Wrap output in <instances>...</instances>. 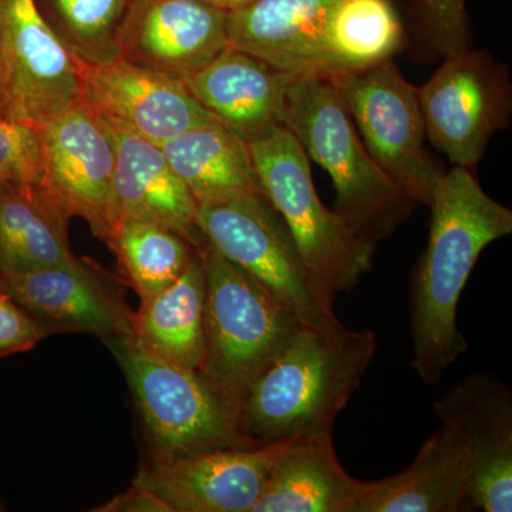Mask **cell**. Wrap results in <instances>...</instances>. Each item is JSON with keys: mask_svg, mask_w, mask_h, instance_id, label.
Wrapping results in <instances>:
<instances>
[{"mask_svg": "<svg viewBox=\"0 0 512 512\" xmlns=\"http://www.w3.org/2000/svg\"><path fill=\"white\" fill-rule=\"evenodd\" d=\"M127 377L151 457L170 458L228 447L262 446L242 429L241 414L197 370L167 362L133 336L104 340Z\"/></svg>", "mask_w": 512, "mask_h": 512, "instance_id": "8992f818", "label": "cell"}, {"mask_svg": "<svg viewBox=\"0 0 512 512\" xmlns=\"http://www.w3.org/2000/svg\"><path fill=\"white\" fill-rule=\"evenodd\" d=\"M83 100L79 60L36 0H0V116L37 128Z\"/></svg>", "mask_w": 512, "mask_h": 512, "instance_id": "9c48e42d", "label": "cell"}, {"mask_svg": "<svg viewBox=\"0 0 512 512\" xmlns=\"http://www.w3.org/2000/svg\"><path fill=\"white\" fill-rule=\"evenodd\" d=\"M427 25L441 52L467 47L466 0H424Z\"/></svg>", "mask_w": 512, "mask_h": 512, "instance_id": "f546056e", "label": "cell"}, {"mask_svg": "<svg viewBox=\"0 0 512 512\" xmlns=\"http://www.w3.org/2000/svg\"><path fill=\"white\" fill-rule=\"evenodd\" d=\"M106 242L141 303L174 284L195 254L180 235L138 218H121Z\"/></svg>", "mask_w": 512, "mask_h": 512, "instance_id": "484cf974", "label": "cell"}, {"mask_svg": "<svg viewBox=\"0 0 512 512\" xmlns=\"http://www.w3.org/2000/svg\"><path fill=\"white\" fill-rule=\"evenodd\" d=\"M249 150L265 197L291 232L320 301L333 311L339 293L353 291L372 269L376 248L320 201L308 154L288 128H276Z\"/></svg>", "mask_w": 512, "mask_h": 512, "instance_id": "277c9868", "label": "cell"}, {"mask_svg": "<svg viewBox=\"0 0 512 512\" xmlns=\"http://www.w3.org/2000/svg\"><path fill=\"white\" fill-rule=\"evenodd\" d=\"M0 276H2V274H0Z\"/></svg>", "mask_w": 512, "mask_h": 512, "instance_id": "d6a6232c", "label": "cell"}, {"mask_svg": "<svg viewBox=\"0 0 512 512\" xmlns=\"http://www.w3.org/2000/svg\"><path fill=\"white\" fill-rule=\"evenodd\" d=\"M205 241L244 269L303 322L336 319L322 301L291 232L264 192L198 205Z\"/></svg>", "mask_w": 512, "mask_h": 512, "instance_id": "ba28073f", "label": "cell"}, {"mask_svg": "<svg viewBox=\"0 0 512 512\" xmlns=\"http://www.w3.org/2000/svg\"><path fill=\"white\" fill-rule=\"evenodd\" d=\"M373 160L416 204L430 207L446 173L424 148L419 87L407 82L392 59L328 74Z\"/></svg>", "mask_w": 512, "mask_h": 512, "instance_id": "52a82bcc", "label": "cell"}, {"mask_svg": "<svg viewBox=\"0 0 512 512\" xmlns=\"http://www.w3.org/2000/svg\"><path fill=\"white\" fill-rule=\"evenodd\" d=\"M282 443L151 457L133 484L160 495L173 512H252Z\"/></svg>", "mask_w": 512, "mask_h": 512, "instance_id": "4fadbf2b", "label": "cell"}, {"mask_svg": "<svg viewBox=\"0 0 512 512\" xmlns=\"http://www.w3.org/2000/svg\"><path fill=\"white\" fill-rule=\"evenodd\" d=\"M69 221L45 191L0 187V274L73 265Z\"/></svg>", "mask_w": 512, "mask_h": 512, "instance_id": "cb8c5ba5", "label": "cell"}, {"mask_svg": "<svg viewBox=\"0 0 512 512\" xmlns=\"http://www.w3.org/2000/svg\"><path fill=\"white\" fill-rule=\"evenodd\" d=\"M228 13L207 0H136L120 57L184 79L228 49Z\"/></svg>", "mask_w": 512, "mask_h": 512, "instance_id": "2e32d148", "label": "cell"}, {"mask_svg": "<svg viewBox=\"0 0 512 512\" xmlns=\"http://www.w3.org/2000/svg\"><path fill=\"white\" fill-rule=\"evenodd\" d=\"M402 43V25L390 0H333L330 5L323 37L328 74L390 60Z\"/></svg>", "mask_w": 512, "mask_h": 512, "instance_id": "d4e9b609", "label": "cell"}, {"mask_svg": "<svg viewBox=\"0 0 512 512\" xmlns=\"http://www.w3.org/2000/svg\"><path fill=\"white\" fill-rule=\"evenodd\" d=\"M0 286L49 332L103 340L133 336L134 313L116 279L89 262L0 276Z\"/></svg>", "mask_w": 512, "mask_h": 512, "instance_id": "5bb4252c", "label": "cell"}, {"mask_svg": "<svg viewBox=\"0 0 512 512\" xmlns=\"http://www.w3.org/2000/svg\"><path fill=\"white\" fill-rule=\"evenodd\" d=\"M473 510L470 468L463 444L441 427L424 441L409 467L365 483L355 512H460Z\"/></svg>", "mask_w": 512, "mask_h": 512, "instance_id": "44dd1931", "label": "cell"}, {"mask_svg": "<svg viewBox=\"0 0 512 512\" xmlns=\"http://www.w3.org/2000/svg\"><path fill=\"white\" fill-rule=\"evenodd\" d=\"M0 187L45 191V153L39 130L0 116Z\"/></svg>", "mask_w": 512, "mask_h": 512, "instance_id": "83f0119b", "label": "cell"}, {"mask_svg": "<svg viewBox=\"0 0 512 512\" xmlns=\"http://www.w3.org/2000/svg\"><path fill=\"white\" fill-rule=\"evenodd\" d=\"M197 251L205 274V346L200 373L239 410L249 384L301 319L205 239Z\"/></svg>", "mask_w": 512, "mask_h": 512, "instance_id": "5b68a950", "label": "cell"}, {"mask_svg": "<svg viewBox=\"0 0 512 512\" xmlns=\"http://www.w3.org/2000/svg\"><path fill=\"white\" fill-rule=\"evenodd\" d=\"M133 338L153 355L200 372L205 346V274L197 249L174 284L141 303L133 316Z\"/></svg>", "mask_w": 512, "mask_h": 512, "instance_id": "603a6c76", "label": "cell"}, {"mask_svg": "<svg viewBox=\"0 0 512 512\" xmlns=\"http://www.w3.org/2000/svg\"><path fill=\"white\" fill-rule=\"evenodd\" d=\"M292 77L228 47L181 80L217 123L251 144L284 126L286 92Z\"/></svg>", "mask_w": 512, "mask_h": 512, "instance_id": "e0dca14e", "label": "cell"}, {"mask_svg": "<svg viewBox=\"0 0 512 512\" xmlns=\"http://www.w3.org/2000/svg\"><path fill=\"white\" fill-rule=\"evenodd\" d=\"M96 512H173L163 498L148 488L133 484L126 493L114 495L110 501L94 508Z\"/></svg>", "mask_w": 512, "mask_h": 512, "instance_id": "4dcf8cb0", "label": "cell"}, {"mask_svg": "<svg viewBox=\"0 0 512 512\" xmlns=\"http://www.w3.org/2000/svg\"><path fill=\"white\" fill-rule=\"evenodd\" d=\"M207 2L229 13L234 12V10L244 8V6L255 2V0H207Z\"/></svg>", "mask_w": 512, "mask_h": 512, "instance_id": "1f68e13d", "label": "cell"}, {"mask_svg": "<svg viewBox=\"0 0 512 512\" xmlns=\"http://www.w3.org/2000/svg\"><path fill=\"white\" fill-rule=\"evenodd\" d=\"M49 332L0 286V357L28 352Z\"/></svg>", "mask_w": 512, "mask_h": 512, "instance_id": "f1b7e54d", "label": "cell"}, {"mask_svg": "<svg viewBox=\"0 0 512 512\" xmlns=\"http://www.w3.org/2000/svg\"><path fill=\"white\" fill-rule=\"evenodd\" d=\"M284 126L335 185V211L360 241L376 248L407 220L416 202L373 160L342 97L326 76H293Z\"/></svg>", "mask_w": 512, "mask_h": 512, "instance_id": "3957f363", "label": "cell"}, {"mask_svg": "<svg viewBox=\"0 0 512 512\" xmlns=\"http://www.w3.org/2000/svg\"><path fill=\"white\" fill-rule=\"evenodd\" d=\"M332 2L255 0L228 13V46L291 76H326L323 37Z\"/></svg>", "mask_w": 512, "mask_h": 512, "instance_id": "d6986e66", "label": "cell"}, {"mask_svg": "<svg viewBox=\"0 0 512 512\" xmlns=\"http://www.w3.org/2000/svg\"><path fill=\"white\" fill-rule=\"evenodd\" d=\"M370 330L338 318L301 322L259 370L242 399V429L256 444L332 433L376 355Z\"/></svg>", "mask_w": 512, "mask_h": 512, "instance_id": "7a4b0ae2", "label": "cell"}, {"mask_svg": "<svg viewBox=\"0 0 512 512\" xmlns=\"http://www.w3.org/2000/svg\"><path fill=\"white\" fill-rule=\"evenodd\" d=\"M424 127L433 146L456 167H476L510 110L507 76L484 53L464 47L448 53L419 87Z\"/></svg>", "mask_w": 512, "mask_h": 512, "instance_id": "30bf717a", "label": "cell"}, {"mask_svg": "<svg viewBox=\"0 0 512 512\" xmlns=\"http://www.w3.org/2000/svg\"><path fill=\"white\" fill-rule=\"evenodd\" d=\"M84 101L100 116L119 121L151 143H167L184 131L217 121L191 96L183 80L114 59L80 62Z\"/></svg>", "mask_w": 512, "mask_h": 512, "instance_id": "9a60e30c", "label": "cell"}, {"mask_svg": "<svg viewBox=\"0 0 512 512\" xmlns=\"http://www.w3.org/2000/svg\"><path fill=\"white\" fill-rule=\"evenodd\" d=\"M160 147L198 205L264 192L249 144L217 121L191 127Z\"/></svg>", "mask_w": 512, "mask_h": 512, "instance_id": "7402d4cb", "label": "cell"}, {"mask_svg": "<svg viewBox=\"0 0 512 512\" xmlns=\"http://www.w3.org/2000/svg\"><path fill=\"white\" fill-rule=\"evenodd\" d=\"M434 410L466 450L473 508L511 512V390L491 373H470L448 387Z\"/></svg>", "mask_w": 512, "mask_h": 512, "instance_id": "7c38bea8", "label": "cell"}, {"mask_svg": "<svg viewBox=\"0 0 512 512\" xmlns=\"http://www.w3.org/2000/svg\"><path fill=\"white\" fill-rule=\"evenodd\" d=\"M136 0H42L50 28L77 60L104 63L120 57V35Z\"/></svg>", "mask_w": 512, "mask_h": 512, "instance_id": "4316f807", "label": "cell"}, {"mask_svg": "<svg viewBox=\"0 0 512 512\" xmlns=\"http://www.w3.org/2000/svg\"><path fill=\"white\" fill-rule=\"evenodd\" d=\"M45 153V192L69 218H83L103 241L116 224V150L103 120L76 104L37 127Z\"/></svg>", "mask_w": 512, "mask_h": 512, "instance_id": "8fae6325", "label": "cell"}, {"mask_svg": "<svg viewBox=\"0 0 512 512\" xmlns=\"http://www.w3.org/2000/svg\"><path fill=\"white\" fill-rule=\"evenodd\" d=\"M116 150L114 215L156 222L197 249L204 241L197 227L198 204L175 174L158 144L119 121L100 116ZM116 225V224H114Z\"/></svg>", "mask_w": 512, "mask_h": 512, "instance_id": "ac0fdd59", "label": "cell"}, {"mask_svg": "<svg viewBox=\"0 0 512 512\" xmlns=\"http://www.w3.org/2000/svg\"><path fill=\"white\" fill-rule=\"evenodd\" d=\"M363 487L340 464L332 433L291 437L252 512H355Z\"/></svg>", "mask_w": 512, "mask_h": 512, "instance_id": "ffe728a7", "label": "cell"}, {"mask_svg": "<svg viewBox=\"0 0 512 512\" xmlns=\"http://www.w3.org/2000/svg\"><path fill=\"white\" fill-rule=\"evenodd\" d=\"M429 208V241L412 279V366L434 384L468 349L458 302L481 252L511 234L512 211L456 165L440 178Z\"/></svg>", "mask_w": 512, "mask_h": 512, "instance_id": "6da1fadb", "label": "cell"}]
</instances>
